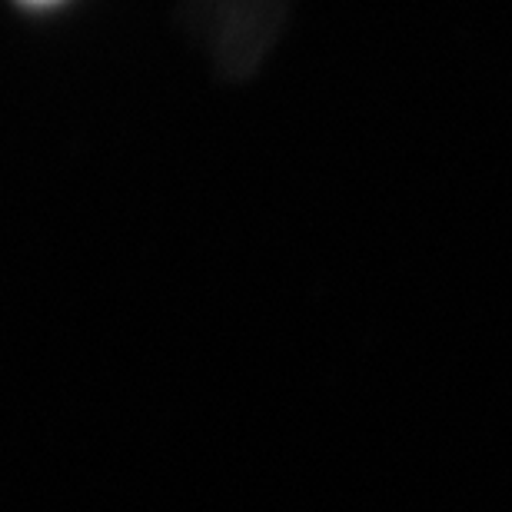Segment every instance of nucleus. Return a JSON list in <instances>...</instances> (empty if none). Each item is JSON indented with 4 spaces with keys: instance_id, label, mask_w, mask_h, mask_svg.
Returning a JSON list of instances; mask_svg holds the SVG:
<instances>
[{
    "instance_id": "nucleus-1",
    "label": "nucleus",
    "mask_w": 512,
    "mask_h": 512,
    "mask_svg": "<svg viewBox=\"0 0 512 512\" xmlns=\"http://www.w3.org/2000/svg\"><path fill=\"white\" fill-rule=\"evenodd\" d=\"M30 7H47V4H57V0H24Z\"/></svg>"
}]
</instances>
